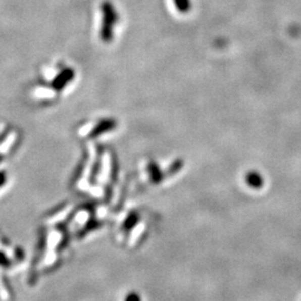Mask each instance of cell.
Returning <instances> with one entry per match:
<instances>
[{"mask_svg":"<svg viewBox=\"0 0 301 301\" xmlns=\"http://www.w3.org/2000/svg\"><path fill=\"white\" fill-rule=\"evenodd\" d=\"M103 12H104V25L102 28V37L104 41H110L112 38V27L113 24H115V12L110 4L103 5Z\"/></svg>","mask_w":301,"mask_h":301,"instance_id":"obj_1","label":"cell"},{"mask_svg":"<svg viewBox=\"0 0 301 301\" xmlns=\"http://www.w3.org/2000/svg\"><path fill=\"white\" fill-rule=\"evenodd\" d=\"M245 182L252 189H261L263 186V179L259 172L250 171L245 174Z\"/></svg>","mask_w":301,"mask_h":301,"instance_id":"obj_2","label":"cell"},{"mask_svg":"<svg viewBox=\"0 0 301 301\" xmlns=\"http://www.w3.org/2000/svg\"><path fill=\"white\" fill-rule=\"evenodd\" d=\"M148 172H149V176L150 180H152L153 183L158 184L163 179V173L162 171L160 170L159 166L155 163H150L148 164Z\"/></svg>","mask_w":301,"mask_h":301,"instance_id":"obj_3","label":"cell"},{"mask_svg":"<svg viewBox=\"0 0 301 301\" xmlns=\"http://www.w3.org/2000/svg\"><path fill=\"white\" fill-rule=\"evenodd\" d=\"M137 221H138V214L136 212H131L126 217L124 224H123V228H124L125 231L132 230L134 228V225L137 223Z\"/></svg>","mask_w":301,"mask_h":301,"instance_id":"obj_4","label":"cell"},{"mask_svg":"<svg viewBox=\"0 0 301 301\" xmlns=\"http://www.w3.org/2000/svg\"><path fill=\"white\" fill-rule=\"evenodd\" d=\"M113 126H115V123L113 122H109V121H105V122H102L101 124L95 128V130L93 131L92 133V136H97L99 135V134L104 133V132H107L110 130V128H112Z\"/></svg>","mask_w":301,"mask_h":301,"instance_id":"obj_5","label":"cell"},{"mask_svg":"<svg viewBox=\"0 0 301 301\" xmlns=\"http://www.w3.org/2000/svg\"><path fill=\"white\" fill-rule=\"evenodd\" d=\"M176 8L180 10L181 13H186L191 9V2L190 0H174Z\"/></svg>","mask_w":301,"mask_h":301,"instance_id":"obj_6","label":"cell"},{"mask_svg":"<svg viewBox=\"0 0 301 301\" xmlns=\"http://www.w3.org/2000/svg\"><path fill=\"white\" fill-rule=\"evenodd\" d=\"M0 267H3V268L10 267V260L8 259V257L2 251H0Z\"/></svg>","mask_w":301,"mask_h":301,"instance_id":"obj_7","label":"cell"},{"mask_svg":"<svg viewBox=\"0 0 301 301\" xmlns=\"http://www.w3.org/2000/svg\"><path fill=\"white\" fill-rule=\"evenodd\" d=\"M182 165H183V162H182L181 160H177V161H175V162L171 165V168H170V173H176L177 171H180L181 169H182Z\"/></svg>","mask_w":301,"mask_h":301,"instance_id":"obj_8","label":"cell"},{"mask_svg":"<svg viewBox=\"0 0 301 301\" xmlns=\"http://www.w3.org/2000/svg\"><path fill=\"white\" fill-rule=\"evenodd\" d=\"M125 301H142L141 297L136 292H131L126 295Z\"/></svg>","mask_w":301,"mask_h":301,"instance_id":"obj_9","label":"cell"},{"mask_svg":"<svg viewBox=\"0 0 301 301\" xmlns=\"http://www.w3.org/2000/svg\"><path fill=\"white\" fill-rule=\"evenodd\" d=\"M6 174H5V172H0V187H3L6 183Z\"/></svg>","mask_w":301,"mask_h":301,"instance_id":"obj_10","label":"cell"}]
</instances>
